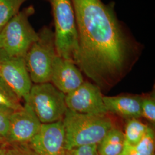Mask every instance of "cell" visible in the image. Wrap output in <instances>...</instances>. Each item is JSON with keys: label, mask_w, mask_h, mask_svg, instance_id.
Segmentation results:
<instances>
[{"label": "cell", "mask_w": 155, "mask_h": 155, "mask_svg": "<svg viewBox=\"0 0 155 155\" xmlns=\"http://www.w3.org/2000/svg\"><path fill=\"white\" fill-rule=\"evenodd\" d=\"M71 1L78 31L73 61L98 87L111 86L134 64L141 45L118 19L114 2Z\"/></svg>", "instance_id": "cell-1"}, {"label": "cell", "mask_w": 155, "mask_h": 155, "mask_svg": "<svg viewBox=\"0 0 155 155\" xmlns=\"http://www.w3.org/2000/svg\"><path fill=\"white\" fill-rule=\"evenodd\" d=\"M62 121L67 150L83 145H98L114 127L106 114H82L68 109Z\"/></svg>", "instance_id": "cell-2"}, {"label": "cell", "mask_w": 155, "mask_h": 155, "mask_svg": "<svg viewBox=\"0 0 155 155\" xmlns=\"http://www.w3.org/2000/svg\"><path fill=\"white\" fill-rule=\"evenodd\" d=\"M35 12L29 6L12 17L0 31V50L8 55L24 58L31 45L37 40L38 33L29 22Z\"/></svg>", "instance_id": "cell-3"}, {"label": "cell", "mask_w": 155, "mask_h": 155, "mask_svg": "<svg viewBox=\"0 0 155 155\" xmlns=\"http://www.w3.org/2000/svg\"><path fill=\"white\" fill-rule=\"evenodd\" d=\"M38 33V39L24 58L30 78L35 84L50 82L54 62L58 55L52 28L44 26Z\"/></svg>", "instance_id": "cell-4"}, {"label": "cell", "mask_w": 155, "mask_h": 155, "mask_svg": "<svg viewBox=\"0 0 155 155\" xmlns=\"http://www.w3.org/2000/svg\"><path fill=\"white\" fill-rule=\"evenodd\" d=\"M51 7L58 55L73 61L78 46V31L71 0H45ZM74 62V61H73Z\"/></svg>", "instance_id": "cell-5"}, {"label": "cell", "mask_w": 155, "mask_h": 155, "mask_svg": "<svg viewBox=\"0 0 155 155\" xmlns=\"http://www.w3.org/2000/svg\"><path fill=\"white\" fill-rule=\"evenodd\" d=\"M24 102L41 124L62 121L67 110L66 94L51 82L33 84Z\"/></svg>", "instance_id": "cell-6"}, {"label": "cell", "mask_w": 155, "mask_h": 155, "mask_svg": "<svg viewBox=\"0 0 155 155\" xmlns=\"http://www.w3.org/2000/svg\"><path fill=\"white\" fill-rule=\"evenodd\" d=\"M0 79L25 101L33 85L24 58L8 55L0 50Z\"/></svg>", "instance_id": "cell-7"}, {"label": "cell", "mask_w": 155, "mask_h": 155, "mask_svg": "<svg viewBox=\"0 0 155 155\" xmlns=\"http://www.w3.org/2000/svg\"><path fill=\"white\" fill-rule=\"evenodd\" d=\"M100 87L89 82H83L79 87L66 95L68 110L82 114H106Z\"/></svg>", "instance_id": "cell-8"}, {"label": "cell", "mask_w": 155, "mask_h": 155, "mask_svg": "<svg viewBox=\"0 0 155 155\" xmlns=\"http://www.w3.org/2000/svg\"><path fill=\"white\" fill-rule=\"evenodd\" d=\"M41 125L32 109L24 103L20 109L12 113L6 145L28 143L39 132Z\"/></svg>", "instance_id": "cell-9"}, {"label": "cell", "mask_w": 155, "mask_h": 155, "mask_svg": "<svg viewBox=\"0 0 155 155\" xmlns=\"http://www.w3.org/2000/svg\"><path fill=\"white\" fill-rule=\"evenodd\" d=\"M28 144L39 155H67L63 121L41 124Z\"/></svg>", "instance_id": "cell-10"}, {"label": "cell", "mask_w": 155, "mask_h": 155, "mask_svg": "<svg viewBox=\"0 0 155 155\" xmlns=\"http://www.w3.org/2000/svg\"><path fill=\"white\" fill-rule=\"evenodd\" d=\"M50 82L64 94H68L84 82L82 72L73 61L58 55L54 60Z\"/></svg>", "instance_id": "cell-11"}, {"label": "cell", "mask_w": 155, "mask_h": 155, "mask_svg": "<svg viewBox=\"0 0 155 155\" xmlns=\"http://www.w3.org/2000/svg\"><path fill=\"white\" fill-rule=\"evenodd\" d=\"M107 112L116 114L124 118L130 120L141 117L142 98L136 96L103 97Z\"/></svg>", "instance_id": "cell-12"}, {"label": "cell", "mask_w": 155, "mask_h": 155, "mask_svg": "<svg viewBox=\"0 0 155 155\" xmlns=\"http://www.w3.org/2000/svg\"><path fill=\"white\" fill-rule=\"evenodd\" d=\"M125 145L124 133L115 127L110 130L97 145L99 155H121Z\"/></svg>", "instance_id": "cell-13"}, {"label": "cell", "mask_w": 155, "mask_h": 155, "mask_svg": "<svg viewBox=\"0 0 155 155\" xmlns=\"http://www.w3.org/2000/svg\"><path fill=\"white\" fill-rule=\"evenodd\" d=\"M155 133L152 128L149 127L144 138L139 144L130 145L125 143L121 155H155Z\"/></svg>", "instance_id": "cell-14"}, {"label": "cell", "mask_w": 155, "mask_h": 155, "mask_svg": "<svg viewBox=\"0 0 155 155\" xmlns=\"http://www.w3.org/2000/svg\"><path fill=\"white\" fill-rule=\"evenodd\" d=\"M149 127L138 118L128 120L124 133L125 143L130 145H136L144 138Z\"/></svg>", "instance_id": "cell-15"}, {"label": "cell", "mask_w": 155, "mask_h": 155, "mask_svg": "<svg viewBox=\"0 0 155 155\" xmlns=\"http://www.w3.org/2000/svg\"><path fill=\"white\" fill-rule=\"evenodd\" d=\"M28 0H0V31Z\"/></svg>", "instance_id": "cell-16"}, {"label": "cell", "mask_w": 155, "mask_h": 155, "mask_svg": "<svg viewBox=\"0 0 155 155\" xmlns=\"http://www.w3.org/2000/svg\"><path fill=\"white\" fill-rule=\"evenodd\" d=\"M0 106L13 110L19 109L22 106L21 104V100L1 79Z\"/></svg>", "instance_id": "cell-17"}, {"label": "cell", "mask_w": 155, "mask_h": 155, "mask_svg": "<svg viewBox=\"0 0 155 155\" xmlns=\"http://www.w3.org/2000/svg\"><path fill=\"white\" fill-rule=\"evenodd\" d=\"M13 111L0 106V145H6L9 120Z\"/></svg>", "instance_id": "cell-18"}, {"label": "cell", "mask_w": 155, "mask_h": 155, "mask_svg": "<svg viewBox=\"0 0 155 155\" xmlns=\"http://www.w3.org/2000/svg\"><path fill=\"white\" fill-rule=\"evenodd\" d=\"M141 117L151 124H155V100L154 97L142 98Z\"/></svg>", "instance_id": "cell-19"}, {"label": "cell", "mask_w": 155, "mask_h": 155, "mask_svg": "<svg viewBox=\"0 0 155 155\" xmlns=\"http://www.w3.org/2000/svg\"><path fill=\"white\" fill-rule=\"evenodd\" d=\"M6 155H39L28 143L6 145Z\"/></svg>", "instance_id": "cell-20"}, {"label": "cell", "mask_w": 155, "mask_h": 155, "mask_svg": "<svg viewBox=\"0 0 155 155\" xmlns=\"http://www.w3.org/2000/svg\"><path fill=\"white\" fill-rule=\"evenodd\" d=\"M67 155H99L97 145H88L78 147L67 150Z\"/></svg>", "instance_id": "cell-21"}, {"label": "cell", "mask_w": 155, "mask_h": 155, "mask_svg": "<svg viewBox=\"0 0 155 155\" xmlns=\"http://www.w3.org/2000/svg\"><path fill=\"white\" fill-rule=\"evenodd\" d=\"M5 145H0V155H6Z\"/></svg>", "instance_id": "cell-22"}]
</instances>
